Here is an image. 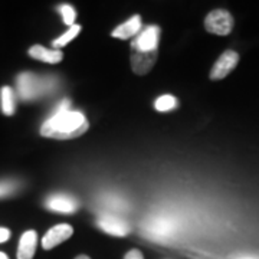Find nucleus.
<instances>
[{"label": "nucleus", "mask_w": 259, "mask_h": 259, "mask_svg": "<svg viewBox=\"0 0 259 259\" xmlns=\"http://www.w3.org/2000/svg\"><path fill=\"white\" fill-rule=\"evenodd\" d=\"M19 183L16 180H0V197H6L18 190Z\"/></svg>", "instance_id": "f3484780"}, {"label": "nucleus", "mask_w": 259, "mask_h": 259, "mask_svg": "<svg viewBox=\"0 0 259 259\" xmlns=\"http://www.w3.org/2000/svg\"><path fill=\"white\" fill-rule=\"evenodd\" d=\"M0 100H2V111L5 115L15 114V94L10 87H3L0 91Z\"/></svg>", "instance_id": "ddd939ff"}, {"label": "nucleus", "mask_w": 259, "mask_h": 259, "mask_svg": "<svg viewBox=\"0 0 259 259\" xmlns=\"http://www.w3.org/2000/svg\"><path fill=\"white\" fill-rule=\"evenodd\" d=\"M124 259H144L143 253L139 249H131L127 252V255L124 256Z\"/></svg>", "instance_id": "a211bd4d"}, {"label": "nucleus", "mask_w": 259, "mask_h": 259, "mask_svg": "<svg viewBox=\"0 0 259 259\" xmlns=\"http://www.w3.org/2000/svg\"><path fill=\"white\" fill-rule=\"evenodd\" d=\"M233 25H235L233 16L225 9L212 10L204 19L206 30L213 33V35H219V36L229 35L233 29Z\"/></svg>", "instance_id": "7ed1b4c3"}, {"label": "nucleus", "mask_w": 259, "mask_h": 259, "mask_svg": "<svg viewBox=\"0 0 259 259\" xmlns=\"http://www.w3.org/2000/svg\"><path fill=\"white\" fill-rule=\"evenodd\" d=\"M10 238V231L6 228H0V243L6 242Z\"/></svg>", "instance_id": "6ab92c4d"}, {"label": "nucleus", "mask_w": 259, "mask_h": 259, "mask_svg": "<svg viewBox=\"0 0 259 259\" xmlns=\"http://www.w3.org/2000/svg\"><path fill=\"white\" fill-rule=\"evenodd\" d=\"M88 127V121L82 112L56 108L54 115L44 122L40 134L48 139L72 140L85 134Z\"/></svg>", "instance_id": "f257e3e1"}, {"label": "nucleus", "mask_w": 259, "mask_h": 259, "mask_svg": "<svg viewBox=\"0 0 259 259\" xmlns=\"http://www.w3.org/2000/svg\"><path fill=\"white\" fill-rule=\"evenodd\" d=\"M158 40H160V28L151 25L141 29L140 33L131 42V51L139 52H157Z\"/></svg>", "instance_id": "20e7f679"}, {"label": "nucleus", "mask_w": 259, "mask_h": 259, "mask_svg": "<svg viewBox=\"0 0 259 259\" xmlns=\"http://www.w3.org/2000/svg\"><path fill=\"white\" fill-rule=\"evenodd\" d=\"M154 107L158 112H167L175 110L177 107V100L173 95H163L157 98V101L154 102Z\"/></svg>", "instance_id": "2eb2a0df"}, {"label": "nucleus", "mask_w": 259, "mask_h": 259, "mask_svg": "<svg viewBox=\"0 0 259 259\" xmlns=\"http://www.w3.org/2000/svg\"><path fill=\"white\" fill-rule=\"evenodd\" d=\"M141 30V18L139 15L130 18L127 22H124L122 25L117 26L112 30V37L117 39H130V37H136Z\"/></svg>", "instance_id": "9b49d317"}, {"label": "nucleus", "mask_w": 259, "mask_h": 259, "mask_svg": "<svg viewBox=\"0 0 259 259\" xmlns=\"http://www.w3.org/2000/svg\"><path fill=\"white\" fill-rule=\"evenodd\" d=\"M75 259H91V258H90V256H87V255H78Z\"/></svg>", "instance_id": "aec40b11"}, {"label": "nucleus", "mask_w": 259, "mask_h": 259, "mask_svg": "<svg viewBox=\"0 0 259 259\" xmlns=\"http://www.w3.org/2000/svg\"><path fill=\"white\" fill-rule=\"evenodd\" d=\"M55 85L56 79L54 76L39 78V76H36L35 74H30V72H23L18 76L19 95L25 101L36 100L40 95L54 90Z\"/></svg>", "instance_id": "f03ea898"}, {"label": "nucleus", "mask_w": 259, "mask_h": 259, "mask_svg": "<svg viewBox=\"0 0 259 259\" xmlns=\"http://www.w3.org/2000/svg\"><path fill=\"white\" fill-rule=\"evenodd\" d=\"M29 55L37 61L47 62V64H59L64 58V54L58 49H48L42 45H35L29 49Z\"/></svg>", "instance_id": "f8f14e48"}, {"label": "nucleus", "mask_w": 259, "mask_h": 259, "mask_svg": "<svg viewBox=\"0 0 259 259\" xmlns=\"http://www.w3.org/2000/svg\"><path fill=\"white\" fill-rule=\"evenodd\" d=\"M0 259H9V256H8L6 253H3V252H0Z\"/></svg>", "instance_id": "412c9836"}, {"label": "nucleus", "mask_w": 259, "mask_h": 259, "mask_svg": "<svg viewBox=\"0 0 259 259\" xmlns=\"http://www.w3.org/2000/svg\"><path fill=\"white\" fill-rule=\"evenodd\" d=\"M48 209L54 210V212L61 213H74L78 209V202L75 200L74 197H71L69 194L64 193H56L49 196L47 200Z\"/></svg>", "instance_id": "1a4fd4ad"}, {"label": "nucleus", "mask_w": 259, "mask_h": 259, "mask_svg": "<svg viewBox=\"0 0 259 259\" xmlns=\"http://www.w3.org/2000/svg\"><path fill=\"white\" fill-rule=\"evenodd\" d=\"M81 29L82 28H81L79 25H74V26H71V28L65 32L62 36L58 37V39H55V40H52V47H54V49H58V51H59V48L68 45V44H69V42H71L76 35H79Z\"/></svg>", "instance_id": "4468645a"}, {"label": "nucleus", "mask_w": 259, "mask_h": 259, "mask_svg": "<svg viewBox=\"0 0 259 259\" xmlns=\"http://www.w3.org/2000/svg\"><path fill=\"white\" fill-rule=\"evenodd\" d=\"M157 52H139L131 51V68L134 74L146 75L148 74L157 61Z\"/></svg>", "instance_id": "0eeeda50"}, {"label": "nucleus", "mask_w": 259, "mask_h": 259, "mask_svg": "<svg viewBox=\"0 0 259 259\" xmlns=\"http://www.w3.org/2000/svg\"><path fill=\"white\" fill-rule=\"evenodd\" d=\"M238 62H239L238 52H235V51H225L222 56L213 65L210 75H209L210 79L212 81H219V79L226 78L236 68Z\"/></svg>", "instance_id": "39448f33"}, {"label": "nucleus", "mask_w": 259, "mask_h": 259, "mask_svg": "<svg viewBox=\"0 0 259 259\" xmlns=\"http://www.w3.org/2000/svg\"><path fill=\"white\" fill-rule=\"evenodd\" d=\"M97 225L100 226V229L107 232L108 235L118 236V238L125 236L130 232V226L127 225V222L121 221V219L115 218V216H111V214H102V216H100L98 221H97Z\"/></svg>", "instance_id": "6e6552de"}, {"label": "nucleus", "mask_w": 259, "mask_h": 259, "mask_svg": "<svg viewBox=\"0 0 259 259\" xmlns=\"http://www.w3.org/2000/svg\"><path fill=\"white\" fill-rule=\"evenodd\" d=\"M59 12H61L62 18H64L65 25L74 26L75 18H76V12H75L74 8L71 5H61L59 6Z\"/></svg>", "instance_id": "dca6fc26"}, {"label": "nucleus", "mask_w": 259, "mask_h": 259, "mask_svg": "<svg viewBox=\"0 0 259 259\" xmlns=\"http://www.w3.org/2000/svg\"><path fill=\"white\" fill-rule=\"evenodd\" d=\"M246 259H249V258H246Z\"/></svg>", "instance_id": "4be33fe9"}, {"label": "nucleus", "mask_w": 259, "mask_h": 259, "mask_svg": "<svg viewBox=\"0 0 259 259\" xmlns=\"http://www.w3.org/2000/svg\"><path fill=\"white\" fill-rule=\"evenodd\" d=\"M74 233V229L71 225L68 223H59L54 228H51L49 231L45 233V236L42 238V246L44 249H54L58 245H61L62 242L68 241Z\"/></svg>", "instance_id": "423d86ee"}, {"label": "nucleus", "mask_w": 259, "mask_h": 259, "mask_svg": "<svg viewBox=\"0 0 259 259\" xmlns=\"http://www.w3.org/2000/svg\"><path fill=\"white\" fill-rule=\"evenodd\" d=\"M37 233L35 231L25 232L19 241L18 259H33L36 252Z\"/></svg>", "instance_id": "9d476101"}]
</instances>
